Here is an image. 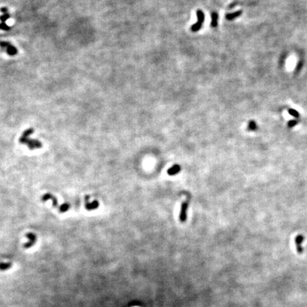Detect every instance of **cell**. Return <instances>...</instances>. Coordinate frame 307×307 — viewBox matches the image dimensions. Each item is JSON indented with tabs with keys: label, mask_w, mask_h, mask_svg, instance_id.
<instances>
[{
	"label": "cell",
	"mask_w": 307,
	"mask_h": 307,
	"mask_svg": "<svg viewBox=\"0 0 307 307\" xmlns=\"http://www.w3.org/2000/svg\"><path fill=\"white\" fill-rule=\"evenodd\" d=\"M196 15H197V18H198L197 22L195 24L193 25L191 27V30L193 32H198V31L201 29L202 25H203V22L205 21V14H204V13L203 12L202 10H200V9L197 10Z\"/></svg>",
	"instance_id": "6da1fadb"
},
{
	"label": "cell",
	"mask_w": 307,
	"mask_h": 307,
	"mask_svg": "<svg viewBox=\"0 0 307 307\" xmlns=\"http://www.w3.org/2000/svg\"><path fill=\"white\" fill-rule=\"evenodd\" d=\"M0 47L9 56H15L18 53L17 48L8 41H0Z\"/></svg>",
	"instance_id": "7a4b0ae2"
},
{
	"label": "cell",
	"mask_w": 307,
	"mask_h": 307,
	"mask_svg": "<svg viewBox=\"0 0 307 307\" xmlns=\"http://www.w3.org/2000/svg\"><path fill=\"white\" fill-rule=\"evenodd\" d=\"M188 203L184 202L181 205V212H180V221L181 222H184L186 220V215H187V210H188Z\"/></svg>",
	"instance_id": "3957f363"
},
{
	"label": "cell",
	"mask_w": 307,
	"mask_h": 307,
	"mask_svg": "<svg viewBox=\"0 0 307 307\" xmlns=\"http://www.w3.org/2000/svg\"><path fill=\"white\" fill-rule=\"evenodd\" d=\"M180 170H181L180 166L178 164H175V165H173L172 167L170 168V169L168 170L167 173L169 175L173 176V175L176 174V173H178L179 171H180Z\"/></svg>",
	"instance_id": "277c9868"
},
{
	"label": "cell",
	"mask_w": 307,
	"mask_h": 307,
	"mask_svg": "<svg viewBox=\"0 0 307 307\" xmlns=\"http://www.w3.org/2000/svg\"><path fill=\"white\" fill-rule=\"evenodd\" d=\"M241 14H242V11L241 10L237 11L234 13L227 14L226 15V19H227V20H233V19H236L237 17H240Z\"/></svg>",
	"instance_id": "5b68a950"
},
{
	"label": "cell",
	"mask_w": 307,
	"mask_h": 307,
	"mask_svg": "<svg viewBox=\"0 0 307 307\" xmlns=\"http://www.w3.org/2000/svg\"><path fill=\"white\" fill-rule=\"evenodd\" d=\"M211 26L213 27V28H215V27H216L218 26V13L215 12V11H213V12L211 13Z\"/></svg>",
	"instance_id": "8992f818"
},
{
	"label": "cell",
	"mask_w": 307,
	"mask_h": 307,
	"mask_svg": "<svg viewBox=\"0 0 307 307\" xmlns=\"http://www.w3.org/2000/svg\"><path fill=\"white\" fill-rule=\"evenodd\" d=\"M27 236L29 237V242L26 243V244H25L24 248H30V247H32L33 245L32 244H34V243L36 242V236L33 234H29L27 235Z\"/></svg>",
	"instance_id": "52a82bcc"
},
{
	"label": "cell",
	"mask_w": 307,
	"mask_h": 307,
	"mask_svg": "<svg viewBox=\"0 0 307 307\" xmlns=\"http://www.w3.org/2000/svg\"><path fill=\"white\" fill-rule=\"evenodd\" d=\"M98 202L97 201H94L92 202V203H89V204H87L86 206V208L88 210H93V209H95V208H97L98 207Z\"/></svg>",
	"instance_id": "ba28073f"
},
{
	"label": "cell",
	"mask_w": 307,
	"mask_h": 307,
	"mask_svg": "<svg viewBox=\"0 0 307 307\" xmlns=\"http://www.w3.org/2000/svg\"><path fill=\"white\" fill-rule=\"evenodd\" d=\"M11 266V263L10 262H6V263H1L0 264V269L1 270H7L9 269Z\"/></svg>",
	"instance_id": "9c48e42d"
},
{
	"label": "cell",
	"mask_w": 307,
	"mask_h": 307,
	"mask_svg": "<svg viewBox=\"0 0 307 307\" xmlns=\"http://www.w3.org/2000/svg\"><path fill=\"white\" fill-rule=\"evenodd\" d=\"M9 18H10V15H9V13L3 14V15L0 16V20L2 21V22H5Z\"/></svg>",
	"instance_id": "30bf717a"
},
{
	"label": "cell",
	"mask_w": 307,
	"mask_h": 307,
	"mask_svg": "<svg viewBox=\"0 0 307 307\" xmlns=\"http://www.w3.org/2000/svg\"><path fill=\"white\" fill-rule=\"evenodd\" d=\"M0 29L1 30H5V31H9L11 29V27L9 26L8 25H7L5 22L0 23Z\"/></svg>",
	"instance_id": "8fae6325"
},
{
	"label": "cell",
	"mask_w": 307,
	"mask_h": 307,
	"mask_svg": "<svg viewBox=\"0 0 307 307\" xmlns=\"http://www.w3.org/2000/svg\"><path fill=\"white\" fill-rule=\"evenodd\" d=\"M289 113L291 114V115L294 116V117H299V113H297V112L296 110H291L290 109L289 110Z\"/></svg>",
	"instance_id": "7c38bea8"
},
{
	"label": "cell",
	"mask_w": 307,
	"mask_h": 307,
	"mask_svg": "<svg viewBox=\"0 0 307 307\" xmlns=\"http://www.w3.org/2000/svg\"><path fill=\"white\" fill-rule=\"evenodd\" d=\"M0 10H1V12H2L3 14L8 13V9L7 7H2Z\"/></svg>",
	"instance_id": "4fadbf2b"
}]
</instances>
